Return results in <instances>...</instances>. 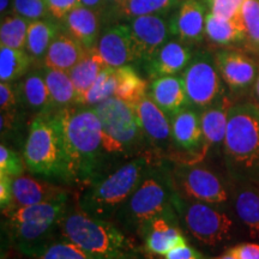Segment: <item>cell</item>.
Segmentation results:
<instances>
[{"label": "cell", "mask_w": 259, "mask_h": 259, "mask_svg": "<svg viewBox=\"0 0 259 259\" xmlns=\"http://www.w3.org/2000/svg\"><path fill=\"white\" fill-rule=\"evenodd\" d=\"M69 163L70 185L84 189L94 179L113 168L103 149L102 125L93 107L58 109Z\"/></svg>", "instance_id": "obj_1"}, {"label": "cell", "mask_w": 259, "mask_h": 259, "mask_svg": "<svg viewBox=\"0 0 259 259\" xmlns=\"http://www.w3.org/2000/svg\"><path fill=\"white\" fill-rule=\"evenodd\" d=\"M155 160L156 156L145 153L109 168L82 189L77 204L89 215L113 220Z\"/></svg>", "instance_id": "obj_2"}, {"label": "cell", "mask_w": 259, "mask_h": 259, "mask_svg": "<svg viewBox=\"0 0 259 259\" xmlns=\"http://www.w3.org/2000/svg\"><path fill=\"white\" fill-rule=\"evenodd\" d=\"M222 156L234 183L259 185V106L255 102L232 105Z\"/></svg>", "instance_id": "obj_3"}, {"label": "cell", "mask_w": 259, "mask_h": 259, "mask_svg": "<svg viewBox=\"0 0 259 259\" xmlns=\"http://www.w3.org/2000/svg\"><path fill=\"white\" fill-rule=\"evenodd\" d=\"M22 156L27 170L35 177L70 185L69 163L58 111L51 109L34 115L28 126Z\"/></svg>", "instance_id": "obj_4"}, {"label": "cell", "mask_w": 259, "mask_h": 259, "mask_svg": "<svg viewBox=\"0 0 259 259\" xmlns=\"http://www.w3.org/2000/svg\"><path fill=\"white\" fill-rule=\"evenodd\" d=\"M69 208L67 196L35 205H12L2 212L15 247L28 257L40 258L47 246L56 240L54 235L60 231Z\"/></svg>", "instance_id": "obj_5"}, {"label": "cell", "mask_w": 259, "mask_h": 259, "mask_svg": "<svg viewBox=\"0 0 259 259\" xmlns=\"http://www.w3.org/2000/svg\"><path fill=\"white\" fill-rule=\"evenodd\" d=\"M61 238L72 242L92 259H128L135 247L120 227L89 215L79 206L67 209L60 225Z\"/></svg>", "instance_id": "obj_6"}, {"label": "cell", "mask_w": 259, "mask_h": 259, "mask_svg": "<svg viewBox=\"0 0 259 259\" xmlns=\"http://www.w3.org/2000/svg\"><path fill=\"white\" fill-rule=\"evenodd\" d=\"M177 194L170 163L157 158L113 220L125 231L137 232L145 221L173 206Z\"/></svg>", "instance_id": "obj_7"}, {"label": "cell", "mask_w": 259, "mask_h": 259, "mask_svg": "<svg viewBox=\"0 0 259 259\" xmlns=\"http://www.w3.org/2000/svg\"><path fill=\"white\" fill-rule=\"evenodd\" d=\"M93 108L101 121L103 149L112 167L150 153L135 106L112 96Z\"/></svg>", "instance_id": "obj_8"}, {"label": "cell", "mask_w": 259, "mask_h": 259, "mask_svg": "<svg viewBox=\"0 0 259 259\" xmlns=\"http://www.w3.org/2000/svg\"><path fill=\"white\" fill-rule=\"evenodd\" d=\"M173 206L187 232L202 244L216 246L231 236L233 221L219 204L187 199L178 192Z\"/></svg>", "instance_id": "obj_9"}, {"label": "cell", "mask_w": 259, "mask_h": 259, "mask_svg": "<svg viewBox=\"0 0 259 259\" xmlns=\"http://www.w3.org/2000/svg\"><path fill=\"white\" fill-rule=\"evenodd\" d=\"M181 77L190 106L199 111L226 95L225 82L219 72L215 56L208 51L196 52Z\"/></svg>", "instance_id": "obj_10"}, {"label": "cell", "mask_w": 259, "mask_h": 259, "mask_svg": "<svg viewBox=\"0 0 259 259\" xmlns=\"http://www.w3.org/2000/svg\"><path fill=\"white\" fill-rule=\"evenodd\" d=\"M171 173L177 190L184 198L221 204L228 202L229 192L218 173L198 163L174 162Z\"/></svg>", "instance_id": "obj_11"}, {"label": "cell", "mask_w": 259, "mask_h": 259, "mask_svg": "<svg viewBox=\"0 0 259 259\" xmlns=\"http://www.w3.org/2000/svg\"><path fill=\"white\" fill-rule=\"evenodd\" d=\"M180 223L174 206L145 221L137 231L145 251L149 254L164 257L171 248L187 242Z\"/></svg>", "instance_id": "obj_12"}, {"label": "cell", "mask_w": 259, "mask_h": 259, "mask_svg": "<svg viewBox=\"0 0 259 259\" xmlns=\"http://www.w3.org/2000/svg\"><path fill=\"white\" fill-rule=\"evenodd\" d=\"M139 125L143 132L148 150L157 158L169 156L171 139L170 118L147 95L135 106Z\"/></svg>", "instance_id": "obj_13"}, {"label": "cell", "mask_w": 259, "mask_h": 259, "mask_svg": "<svg viewBox=\"0 0 259 259\" xmlns=\"http://www.w3.org/2000/svg\"><path fill=\"white\" fill-rule=\"evenodd\" d=\"M215 60L229 92L234 95H242L252 90L259 74L254 59L242 51L222 50L215 54Z\"/></svg>", "instance_id": "obj_14"}, {"label": "cell", "mask_w": 259, "mask_h": 259, "mask_svg": "<svg viewBox=\"0 0 259 259\" xmlns=\"http://www.w3.org/2000/svg\"><path fill=\"white\" fill-rule=\"evenodd\" d=\"M200 112L189 106L170 118L173 147L189 155L187 163H198L205 158L203 153L204 139Z\"/></svg>", "instance_id": "obj_15"}, {"label": "cell", "mask_w": 259, "mask_h": 259, "mask_svg": "<svg viewBox=\"0 0 259 259\" xmlns=\"http://www.w3.org/2000/svg\"><path fill=\"white\" fill-rule=\"evenodd\" d=\"M210 10L209 0H185L169 19L170 35L187 46L200 45L205 40V21Z\"/></svg>", "instance_id": "obj_16"}, {"label": "cell", "mask_w": 259, "mask_h": 259, "mask_svg": "<svg viewBox=\"0 0 259 259\" xmlns=\"http://www.w3.org/2000/svg\"><path fill=\"white\" fill-rule=\"evenodd\" d=\"M166 16L149 15L130 19V29L134 38L137 61L143 65L154 56L170 35L169 21Z\"/></svg>", "instance_id": "obj_17"}, {"label": "cell", "mask_w": 259, "mask_h": 259, "mask_svg": "<svg viewBox=\"0 0 259 259\" xmlns=\"http://www.w3.org/2000/svg\"><path fill=\"white\" fill-rule=\"evenodd\" d=\"M96 47L107 66L113 69L137 61L134 38L128 24L109 25L102 31Z\"/></svg>", "instance_id": "obj_18"}, {"label": "cell", "mask_w": 259, "mask_h": 259, "mask_svg": "<svg viewBox=\"0 0 259 259\" xmlns=\"http://www.w3.org/2000/svg\"><path fill=\"white\" fill-rule=\"evenodd\" d=\"M232 105L233 102L226 94L221 99L200 112L204 139V157L208 156L209 154H213L216 156L222 154L227 124H228V114Z\"/></svg>", "instance_id": "obj_19"}, {"label": "cell", "mask_w": 259, "mask_h": 259, "mask_svg": "<svg viewBox=\"0 0 259 259\" xmlns=\"http://www.w3.org/2000/svg\"><path fill=\"white\" fill-rule=\"evenodd\" d=\"M193 54L192 48L179 40L167 41L144 64L145 71L151 79L174 76L186 69Z\"/></svg>", "instance_id": "obj_20"}, {"label": "cell", "mask_w": 259, "mask_h": 259, "mask_svg": "<svg viewBox=\"0 0 259 259\" xmlns=\"http://www.w3.org/2000/svg\"><path fill=\"white\" fill-rule=\"evenodd\" d=\"M12 189L14 205H35L70 196L69 190L59 184L24 174L12 178Z\"/></svg>", "instance_id": "obj_21"}, {"label": "cell", "mask_w": 259, "mask_h": 259, "mask_svg": "<svg viewBox=\"0 0 259 259\" xmlns=\"http://www.w3.org/2000/svg\"><path fill=\"white\" fill-rule=\"evenodd\" d=\"M102 15L95 10L79 5L61 23L63 29L76 38L85 50L97 46L101 36Z\"/></svg>", "instance_id": "obj_22"}, {"label": "cell", "mask_w": 259, "mask_h": 259, "mask_svg": "<svg viewBox=\"0 0 259 259\" xmlns=\"http://www.w3.org/2000/svg\"><path fill=\"white\" fill-rule=\"evenodd\" d=\"M148 95L169 118L190 106L183 77L177 74L155 78Z\"/></svg>", "instance_id": "obj_23"}, {"label": "cell", "mask_w": 259, "mask_h": 259, "mask_svg": "<svg viewBox=\"0 0 259 259\" xmlns=\"http://www.w3.org/2000/svg\"><path fill=\"white\" fill-rule=\"evenodd\" d=\"M17 85L19 105L27 111L37 115L53 109L42 65L29 71Z\"/></svg>", "instance_id": "obj_24"}, {"label": "cell", "mask_w": 259, "mask_h": 259, "mask_svg": "<svg viewBox=\"0 0 259 259\" xmlns=\"http://www.w3.org/2000/svg\"><path fill=\"white\" fill-rule=\"evenodd\" d=\"M85 51V48L76 38L61 29L56 38L52 41L42 65L50 69L69 72L82 59Z\"/></svg>", "instance_id": "obj_25"}, {"label": "cell", "mask_w": 259, "mask_h": 259, "mask_svg": "<svg viewBox=\"0 0 259 259\" xmlns=\"http://www.w3.org/2000/svg\"><path fill=\"white\" fill-rule=\"evenodd\" d=\"M232 197L236 216L247 227L251 236L259 238V185L235 183Z\"/></svg>", "instance_id": "obj_26"}, {"label": "cell", "mask_w": 259, "mask_h": 259, "mask_svg": "<svg viewBox=\"0 0 259 259\" xmlns=\"http://www.w3.org/2000/svg\"><path fill=\"white\" fill-rule=\"evenodd\" d=\"M205 40L216 47L244 44L245 31L241 17L228 19L208 12L205 21Z\"/></svg>", "instance_id": "obj_27"}, {"label": "cell", "mask_w": 259, "mask_h": 259, "mask_svg": "<svg viewBox=\"0 0 259 259\" xmlns=\"http://www.w3.org/2000/svg\"><path fill=\"white\" fill-rule=\"evenodd\" d=\"M63 25L53 18H44L31 21L28 28V37L25 51L32 58L34 63L42 65L52 41L59 34Z\"/></svg>", "instance_id": "obj_28"}, {"label": "cell", "mask_w": 259, "mask_h": 259, "mask_svg": "<svg viewBox=\"0 0 259 259\" xmlns=\"http://www.w3.org/2000/svg\"><path fill=\"white\" fill-rule=\"evenodd\" d=\"M106 66L105 60L102 59L101 54L97 51V47H94L87 50L82 59L69 71L77 94L76 105L82 99L84 94L90 89V87L93 85V83L95 82Z\"/></svg>", "instance_id": "obj_29"}, {"label": "cell", "mask_w": 259, "mask_h": 259, "mask_svg": "<svg viewBox=\"0 0 259 259\" xmlns=\"http://www.w3.org/2000/svg\"><path fill=\"white\" fill-rule=\"evenodd\" d=\"M181 0H122L108 14L114 18L132 19L141 16L161 15L167 16L171 10L180 6Z\"/></svg>", "instance_id": "obj_30"}, {"label": "cell", "mask_w": 259, "mask_h": 259, "mask_svg": "<svg viewBox=\"0 0 259 259\" xmlns=\"http://www.w3.org/2000/svg\"><path fill=\"white\" fill-rule=\"evenodd\" d=\"M45 78L51 96L52 108L63 109L76 105L77 94L69 72L56 69H50L42 65Z\"/></svg>", "instance_id": "obj_31"}, {"label": "cell", "mask_w": 259, "mask_h": 259, "mask_svg": "<svg viewBox=\"0 0 259 259\" xmlns=\"http://www.w3.org/2000/svg\"><path fill=\"white\" fill-rule=\"evenodd\" d=\"M116 76V89L114 96L122 101L136 106L137 103L148 95L149 84L145 79L142 78L132 65L115 69Z\"/></svg>", "instance_id": "obj_32"}, {"label": "cell", "mask_w": 259, "mask_h": 259, "mask_svg": "<svg viewBox=\"0 0 259 259\" xmlns=\"http://www.w3.org/2000/svg\"><path fill=\"white\" fill-rule=\"evenodd\" d=\"M34 60L25 50L0 46V80L15 83L31 70Z\"/></svg>", "instance_id": "obj_33"}, {"label": "cell", "mask_w": 259, "mask_h": 259, "mask_svg": "<svg viewBox=\"0 0 259 259\" xmlns=\"http://www.w3.org/2000/svg\"><path fill=\"white\" fill-rule=\"evenodd\" d=\"M29 23L30 21L15 14L3 17L0 25V46L25 50Z\"/></svg>", "instance_id": "obj_34"}, {"label": "cell", "mask_w": 259, "mask_h": 259, "mask_svg": "<svg viewBox=\"0 0 259 259\" xmlns=\"http://www.w3.org/2000/svg\"><path fill=\"white\" fill-rule=\"evenodd\" d=\"M116 89L115 69L106 66L101 71L90 89L82 96L77 105L94 107L109 97L114 96Z\"/></svg>", "instance_id": "obj_35"}, {"label": "cell", "mask_w": 259, "mask_h": 259, "mask_svg": "<svg viewBox=\"0 0 259 259\" xmlns=\"http://www.w3.org/2000/svg\"><path fill=\"white\" fill-rule=\"evenodd\" d=\"M240 17L245 31V48L259 54V0H245Z\"/></svg>", "instance_id": "obj_36"}, {"label": "cell", "mask_w": 259, "mask_h": 259, "mask_svg": "<svg viewBox=\"0 0 259 259\" xmlns=\"http://www.w3.org/2000/svg\"><path fill=\"white\" fill-rule=\"evenodd\" d=\"M38 259H92L85 252L61 238L59 240L52 241Z\"/></svg>", "instance_id": "obj_37"}, {"label": "cell", "mask_w": 259, "mask_h": 259, "mask_svg": "<svg viewBox=\"0 0 259 259\" xmlns=\"http://www.w3.org/2000/svg\"><path fill=\"white\" fill-rule=\"evenodd\" d=\"M27 169L23 156L8 145H0V173L11 178H16L24 174Z\"/></svg>", "instance_id": "obj_38"}, {"label": "cell", "mask_w": 259, "mask_h": 259, "mask_svg": "<svg viewBox=\"0 0 259 259\" xmlns=\"http://www.w3.org/2000/svg\"><path fill=\"white\" fill-rule=\"evenodd\" d=\"M12 14L30 22L50 17L46 0H12Z\"/></svg>", "instance_id": "obj_39"}, {"label": "cell", "mask_w": 259, "mask_h": 259, "mask_svg": "<svg viewBox=\"0 0 259 259\" xmlns=\"http://www.w3.org/2000/svg\"><path fill=\"white\" fill-rule=\"evenodd\" d=\"M245 0H209L210 12L219 17L239 19Z\"/></svg>", "instance_id": "obj_40"}, {"label": "cell", "mask_w": 259, "mask_h": 259, "mask_svg": "<svg viewBox=\"0 0 259 259\" xmlns=\"http://www.w3.org/2000/svg\"><path fill=\"white\" fill-rule=\"evenodd\" d=\"M48 14L54 21L63 23L72 10L82 5L80 0H46Z\"/></svg>", "instance_id": "obj_41"}, {"label": "cell", "mask_w": 259, "mask_h": 259, "mask_svg": "<svg viewBox=\"0 0 259 259\" xmlns=\"http://www.w3.org/2000/svg\"><path fill=\"white\" fill-rule=\"evenodd\" d=\"M18 85H14V83L8 82L0 83V108H2V112L16 111L18 109Z\"/></svg>", "instance_id": "obj_42"}, {"label": "cell", "mask_w": 259, "mask_h": 259, "mask_svg": "<svg viewBox=\"0 0 259 259\" xmlns=\"http://www.w3.org/2000/svg\"><path fill=\"white\" fill-rule=\"evenodd\" d=\"M14 205V189L12 178L0 173V208L2 211Z\"/></svg>", "instance_id": "obj_43"}, {"label": "cell", "mask_w": 259, "mask_h": 259, "mask_svg": "<svg viewBox=\"0 0 259 259\" xmlns=\"http://www.w3.org/2000/svg\"><path fill=\"white\" fill-rule=\"evenodd\" d=\"M164 259H205L203 253L198 250L187 244H181L177 247L171 248L168 253L163 257Z\"/></svg>", "instance_id": "obj_44"}, {"label": "cell", "mask_w": 259, "mask_h": 259, "mask_svg": "<svg viewBox=\"0 0 259 259\" xmlns=\"http://www.w3.org/2000/svg\"><path fill=\"white\" fill-rule=\"evenodd\" d=\"M239 259H259V244L245 242L229 248Z\"/></svg>", "instance_id": "obj_45"}, {"label": "cell", "mask_w": 259, "mask_h": 259, "mask_svg": "<svg viewBox=\"0 0 259 259\" xmlns=\"http://www.w3.org/2000/svg\"><path fill=\"white\" fill-rule=\"evenodd\" d=\"M80 4L89 9L95 10V11L101 14L102 16L106 15L107 12L106 0H80Z\"/></svg>", "instance_id": "obj_46"}, {"label": "cell", "mask_w": 259, "mask_h": 259, "mask_svg": "<svg viewBox=\"0 0 259 259\" xmlns=\"http://www.w3.org/2000/svg\"><path fill=\"white\" fill-rule=\"evenodd\" d=\"M251 93H252V95H253L254 102L257 103V105L259 106V74H258L257 79H255L254 85H253V88H252Z\"/></svg>", "instance_id": "obj_47"}, {"label": "cell", "mask_w": 259, "mask_h": 259, "mask_svg": "<svg viewBox=\"0 0 259 259\" xmlns=\"http://www.w3.org/2000/svg\"><path fill=\"white\" fill-rule=\"evenodd\" d=\"M122 0H106V6H107V12L106 14H109L113 9L116 8Z\"/></svg>", "instance_id": "obj_48"}, {"label": "cell", "mask_w": 259, "mask_h": 259, "mask_svg": "<svg viewBox=\"0 0 259 259\" xmlns=\"http://www.w3.org/2000/svg\"><path fill=\"white\" fill-rule=\"evenodd\" d=\"M213 259H239L238 257H236V255L233 253L232 251H227V252H225V253L223 254H221V255H219V257H216V258H213Z\"/></svg>", "instance_id": "obj_49"}, {"label": "cell", "mask_w": 259, "mask_h": 259, "mask_svg": "<svg viewBox=\"0 0 259 259\" xmlns=\"http://www.w3.org/2000/svg\"><path fill=\"white\" fill-rule=\"evenodd\" d=\"M9 3L10 0H0V12H2V15H4V12L8 10Z\"/></svg>", "instance_id": "obj_50"}, {"label": "cell", "mask_w": 259, "mask_h": 259, "mask_svg": "<svg viewBox=\"0 0 259 259\" xmlns=\"http://www.w3.org/2000/svg\"><path fill=\"white\" fill-rule=\"evenodd\" d=\"M128 259H135V258H134V257H131V258H128Z\"/></svg>", "instance_id": "obj_51"}]
</instances>
